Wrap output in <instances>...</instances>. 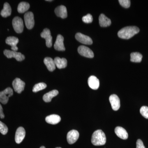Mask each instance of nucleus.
Returning a JSON list of instances; mask_svg holds the SVG:
<instances>
[{
  "label": "nucleus",
  "mask_w": 148,
  "mask_h": 148,
  "mask_svg": "<svg viewBox=\"0 0 148 148\" xmlns=\"http://www.w3.org/2000/svg\"><path fill=\"white\" fill-rule=\"evenodd\" d=\"M140 32V29L135 26H130L123 28L118 33V36L123 39H129Z\"/></svg>",
  "instance_id": "obj_1"
},
{
  "label": "nucleus",
  "mask_w": 148,
  "mask_h": 148,
  "mask_svg": "<svg viewBox=\"0 0 148 148\" xmlns=\"http://www.w3.org/2000/svg\"><path fill=\"white\" fill-rule=\"evenodd\" d=\"M91 143L95 146H102L106 143L105 133L101 130H98L93 132L91 138Z\"/></svg>",
  "instance_id": "obj_2"
},
{
  "label": "nucleus",
  "mask_w": 148,
  "mask_h": 148,
  "mask_svg": "<svg viewBox=\"0 0 148 148\" xmlns=\"http://www.w3.org/2000/svg\"><path fill=\"white\" fill-rule=\"evenodd\" d=\"M13 94V90L10 87L6 88L0 92V102L3 104H6L8 102L9 98Z\"/></svg>",
  "instance_id": "obj_3"
},
{
  "label": "nucleus",
  "mask_w": 148,
  "mask_h": 148,
  "mask_svg": "<svg viewBox=\"0 0 148 148\" xmlns=\"http://www.w3.org/2000/svg\"><path fill=\"white\" fill-rule=\"evenodd\" d=\"M4 54L8 58H14L17 61H21L25 59V56L20 52H17L14 51L5 49L4 51Z\"/></svg>",
  "instance_id": "obj_4"
},
{
  "label": "nucleus",
  "mask_w": 148,
  "mask_h": 148,
  "mask_svg": "<svg viewBox=\"0 0 148 148\" xmlns=\"http://www.w3.org/2000/svg\"><path fill=\"white\" fill-rule=\"evenodd\" d=\"M12 26L16 33L20 34L24 29V24L22 19L20 17L16 16L13 18L12 22Z\"/></svg>",
  "instance_id": "obj_5"
},
{
  "label": "nucleus",
  "mask_w": 148,
  "mask_h": 148,
  "mask_svg": "<svg viewBox=\"0 0 148 148\" xmlns=\"http://www.w3.org/2000/svg\"><path fill=\"white\" fill-rule=\"evenodd\" d=\"M24 21L27 29H32L35 24L34 14L32 12H26L24 15Z\"/></svg>",
  "instance_id": "obj_6"
},
{
  "label": "nucleus",
  "mask_w": 148,
  "mask_h": 148,
  "mask_svg": "<svg viewBox=\"0 0 148 148\" xmlns=\"http://www.w3.org/2000/svg\"><path fill=\"white\" fill-rule=\"evenodd\" d=\"M25 86V82L18 78H16L12 82L14 89L18 93H21L24 90Z\"/></svg>",
  "instance_id": "obj_7"
},
{
  "label": "nucleus",
  "mask_w": 148,
  "mask_h": 148,
  "mask_svg": "<svg viewBox=\"0 0 148 148\" xmlns=\"http://www.w3.org/2000/svg\"><path fill=\"white\" fill-rule=\"evenodd\" d=\"M78 52L84 57L87 58H92L94 57V53L89 48L85 46H80L78 48Z\"/></svg>",
  "instance_id": "obj_8"
},
{
  "label": "nucleus",
  "mask_w": 148,
  "mask_h": 148,
  "mask_svg": "<svg viewBox=\"0 0 148 148\" xmlns=\"http://www.w3.org/2000/svg\"><path fill=\"white\" fill-rule=\"evenodd\" d=\"M41 37L46 40V45L48 47H51L52 45V37L49 29H45L40 34Z\"/></svg>",
  "instance_id": "obj_9"
},
{
  "label": "nucleus",
  "mask_w": 148,
  "mask_h": 148,
  "mask_svg": "<svg viewBox=\"0 0 148 148\" xmlns=\"http://www.w3.org/2000/svg\"><path fill=\"white\" fill-rule=\"evenodd\" d=\"M79 134L76 130H73L69 131L67 135V140L69 144H74L78 139Z\"/></svg>",
  "instance_id": "obj_10"
},
{
  "label": "nucleus",
  "mask_w": 148,
  "mask_h": 148,
  "mask_svg": "<svg viewBox=\"0 0 148 148\" xmlns=\"http://www.w3.org/2000/svg\"><path fill=\"white\" fill-rule=\"evenodd\" d=\"M75 38L77 40L84 44L90 45L92 43V40L90 37L81 33H77L75 35Z\"/></svg>",
  "instance_id": "obj_11"
},
{
  "label": "nucleus",
  "mask_w": 148,
  "mask_h": 148,
  "mask_svg": "<svg viewBox=\"0 0 148 148\" xmlns=\"http://www.w3.org/2000/svg\"><path fill=\"white\" fill-rule=\"evenodd\" d=\"M112 108L114 111H117L120 108V101L118 96L115 94H113L109 98Z\"/></svg>",
  "instance_id": "obj_12"
},
{
  "label": "nucleus",
  "mask_w": 148,
  "mask_h": 148,
  "mask_svg": "<svg viewBox=\"0 0 148 148\" xmlns=\"http://www.w3.org/2000/svg\"><path fill=\"white\" fill-rule=\"evenodd\" d=\"M64 37L61 35H58L54 45V48L56 50L59 51H64L66 50V48L64 45Z\"/></svg>",
  "instance_id": "obj_13"
},
{
  "label": "nucleus",
  "mask_w": 148,
  "mask_h": 148,
  "mask_svg": "<svg viewBox=\"0 0 148 148\" xmlns=\"http://www.w3.org/2000/svg\"><path fill=\"white\" fill-rule=\"evenodd\" d=\"M26 135V131L24 127H18L15 133V141L17 144H20L24 140Z\"/></svg>",
  "instance_id": "obj_14"
},
{
  "label": "nucleus",
  "mask_w": 148,
  "mask_h": 148,
  "mask_svg": "<svg viewBox=\"0 0 148 148\" xmlns=\"http://www.w3.org/2000/svg\"><path fill=\"white\" fill-rule=\"evenodd\" d=\"M5 42L7 44L11 46V49L12 51H16L18 50V47L16 46L18 42V38L14 36L8 37L5 40Z\"/></svg>",
  "instance_id": "obj_15"
},
{
  "label": "nucleus",
  "mask_w": 148,
  "mask_h": 148,
  "mask_svg": "<svg viewBox=\"0 0 148 148\" xmlns=\"http://www.w3.org/2000/svg\"><path fill=\"white\" fill-rule=\"evenodd\" d=\"M88 86L93 90H97L100 86V82L99 79L94 76H91L88 78Z\"/></svg>",
  "instance_id": "obj_16"
},
{
  "label": "nucleus",
  "mask_w": 148,
  "mask_h": 148,
  "mask_svg": "<svg viewBox=\"0 0 148 148\" xmlns=\"http://www.w3.org/2000/svg\"><path fill=\"white\" fill-rule=\"evenodd\" d=\"M55 13L57 16L62 18H66L68 16L67 9L64 5L57 7L55 9Z\"/></svg>",
  "instance_id": "obj_17"
},
{
  "label": "nucleus",
  "mask_w": 148,
  "mask_h": 148,
  "mask_svg": "<svg viewBox=\"0 0 148 148\" xmlns=\"http://www.w3.org/2000/svg\"><path fill=\"white\" fill-rule=\"evenodd\" d=\"M115 132L118 137L123 140H126L128 138V133L123 127L117 126L115 129Z\"/></svg>",
  "instance_id": "obj_18"
},
{
  "label": "nucleus",
  "mask_w": 148,
  "mask_h": 148,
  "mask_svg": "<svg viewBox=\"0 0 148 148\" xmlns=\"http://www.w3.org/2000/svg\"><path fill=\"white\" fill-rule=\"evenodd\" d=\"M61 120L60 116L58 115L52 114L47 116L45 118V121L47 123L49 124L55 125L60 122Z\"/></svg>",
  "instance_id": "obj_19"
},
{
  "label": "nucleus",
  "mask_w": 148,
  "mask_h": 148,
  "mask_svg": "<svg viewBox=\"0 0 148 148\" xmlns=\"http://www.w3.org/2000/svg\"><path fill=\"white\" fill-rule=\"evenodd\" d=\"M44 63L47 67L48 70L51 72L55 70L56 65L54 60L50 57H46L44 60Z\"/></svg>",
  "instance_id": "obj_20"
},
{
  "label": "nucleus",
  "mask_w": 148,
  "mask_h": 148,
  "mask_svg": "<svg viewBox=\"0 0 148 148\" xmlns=\"http://www.w3.org/2000/svg\"><path fill=\"white\" fill-rule=\"evenodd\" d=\"M99 24L101 27H109L111 24L110 19L102 14L100 15L99 17Z\"/></svg>",
  "instance_id": "obj_21"
},
{
  "label": "nucleus",
  "mask_w": 148,
  "mask_h": 148,
  "mask_svg": "<svg viewBox=\"0 0 148 148\" xmlns=\"http://www.w3.org/2000/svg\"><path fill=\"white\" fill-rule=\"evenodd\" d=\"M56 66L58 69H64L67 66V61L65 58H60L56 57L54 59Z\"/></svg>",
  "instance_id": "obj_22"
},
{
  "label": "nucleus",
  "mask_w": 148,
  "mask_h": 148,
  "mask_svg": "<svg viewBox=\"0 0 148 148\" xmlns=\"http://www.w3.org/2000/svg\"><path fill=\"white\" fill-rule=\"evenodd\" d=\"M58 94V91L56 90H51L50 92L46 93L43 96V100L46 103H49L51 101V99L56 96Z\"/></svg>",
  "instance_id": "obj_23"
},
{
  "label": "nucleus",
  "mask_w": 148,
  "mask_h": 148,
  "mask_svg": "<svg viewBox=\"0 0 148 148\" xmlns=\"http://www.w3.org/2000/svg\"><path fill=\"white\" fill-rule=\"evenodd\" d=\"M12 9L9 4L8 3H5L3 8L1 11V15L3 17H7L10 16L11 14Z\"/></svg>",
  "instance_id": "obj_24"
},
{
  "label": "nucleus",
  "mask_w": 148,
  "mask_h": 148,
  "mask_svg": "<svg viewBox=\"0 0 148 148\" xmlns=\"http://www.w3.org/2000/svg\"><path fill=\"white\" fill-rule=\"evenodd\" d=\"M30 8V5L28 3L22 2L18 4L17 11L19 13H23L29 10Z\"/></svg>",
  "instance_id": "obj_25"
},
{
  "label": "nucleus",
  "mask_w": 148,
  "mask_h": 148,
  "mask_svg": "<svg viewBox=\"0 0 148 148\" xmlns=\"http://www.w3.org/2000/svg\"><path fill=\"white\" fill-rule=\"evenodd\" d=\"M143 58V55L139 52H132L130 54V61L135 63H140Z\"/></svg>",
  "instance_id": "obj_26"
},
{
  "label": "nucleus",
  "mask_w": 148,
  "mask_h": 148,
  "mask_svg": "<svg viewBox=\"0 0 148 148\" xmlns=\"http://www.w3.org/2000/svg\"><path fill=\"white\" fill-rule=\"evenodd\" d=\"M47 87V85L45 83H39L35 85L33 89L34 92H37L40 90H43Z\"/></svg>",
  "instance_id": "obj_27"
},
{
  "label": "nucleus",
  "mask_w": 148,
  "mask_h": 148,
  "mask_svg": "<svg viewBox=\"0 0 148 148\" xmlns=\"http://www.w3.org/2000/svg\"><path fill=\"white\" fill-rule=\"evenodd\" d=\"M8 127L2 122L0 121V132L2 134L5 135L8 132Z\"/></svg>",
  "instance_id": "obj_28"
},
{
  "label": "nucleus",
  "mask_w": 148,
  "mask_h": 148,
  "mask_svg": "<svg viewBox=\"0 0 148 148\" xmlns=\"http://www.w3.org/2000/svg\"><path fill=\"white\" fill-rule=\"evenodd\" d=\"M141 115L145 118L148 119V107L147 106H143L140 110Z\"/></svg>",
  "instance_id": "obj_29"
},
{
  "label": "nucleus",
  "mask_w": 148,
  "mask_h": 148,
  "mask_svg": "<svg viewBox=\"0 0 148 148\" xmlns=\"http://www.w3.org/2000/svg\"><path fill=\"white\" fill-rule=\"evenodd\" d=\"M82 20L84 23L88 24V23H90L92 22L93 18H92V16L91 14H88L87 15L84 16L82 17Z\"/></svg>",
  "instance_id": "obj_30"
},
{
  "label": "nucleus",
  "mask_w": 148,
  "mask_h": 148,
  "mask_svg": "<svg viewBox=\"0 0 148 148\" xmlns=\"http://www.w3.org/2000/svg\"><path fill=\"white\" fill-rule=\"evenodd\" d=\"M120 4L124 8H129L130 5V0H119Z\"/></svg>",
  "instance_id": "obj_31"
},
{
  "label": "nucleus",
  "mask_w": 148,
  "mask_h": 148,
  "mask_svg": "<svg viewBox=\"0 0 148 148\" xmlns=\"http://www.w3.org/2000/svg\"><path fill=\"white\" fill-rule=\"evenodd\" d=\"M136 148H146L144 146L143 141L140 139H138L136 143Z\"/></svg>",
  "instance_id": "obj_32"
},
{
  "label": "nucleus",
  "mask_w": 148,
  "mask_h": 148,
  "mask_svg": "<svg viewBox=\"0 0 148 148\" xmlns=\"http://www.w3.org/2000/svg\"><path fill=\"white\" fill-rule=\"evenodd\" d=\"M4 114L3 112V109L1 105L0 104V117L1 119H3L4 118Z\"/></svg>",
  "instance_id": "obj_33"
},
{
  "label": "nucleus",
  "mask_w": 148,
  "mask_h": 148,
  "mask_svg": "<svg viewBox=\"0 0 148 148\" xmlns=\"http://www.w3.org/2000/svg\"><path fill=\"white\" fill-rule=\"evenodd\" d=\"M40 148H46L45 147H44V146H42V147H40Z\"/></svg>",
  "instance_id": "obj_34"
},
{
  "label": "nucleus",
  "mask_w": 148,
  "mask_h": 148,
  "mask_svg": "<svg viewBox=\"0 0 148 148\" xmlns=\"http://www.w3.org/2000/svg\"><path fill=\"white\" fill-rule=\"evenodd\" d=\"M52 1V0H51V1H49V0H48V1Z\"/></svg>",
  "instance_id": "obj_35"
},
{
  "label": "nucleus",
  "mask_w": 148,
  "mask_h": 148,
  "mask_svg": "<svg viewBox=\"0 0 148 148\" xmlns=\"http://www.w3.org/2000/svg\"><path fill=\"white\" fill-rule=\"evenodd\" d=\"M56 148H61V147H56Z\"/></svg>",
  "instance_id": "obj_36"
}]
</instances>
